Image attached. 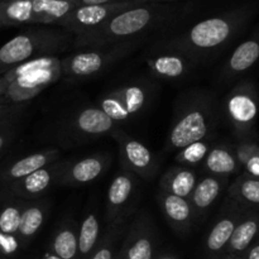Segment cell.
<instances>
[{
    "label": "cell",
    "instance_id": "cell-36",
    "mask_svg": "<svg viewBox=\"0 0 259 259\" xmlns=\"http://www.w3.org/2000/svg\"><path fill=\"white\" fill-rule=\"evenodd\" d=\"M9 141V133L8 132H2L0 131V152L3 151V148L5 147V144Z\"/></svg>",
    "mask_w": 259,
    "mask_h": 259
},
{
    "label": "cell",
    "instance_id": "cell-6",
    "mask_svg": "<svg viewBox=\"0 0 259 259\" xmlns=\"http://www.w3.org/2000/svg\"><path fill=\"white\" fill-rule=\"evenodd\" d=\"M138 46V40L116 43L101 48L80 51L61 58L62 76L68 78H90L100 75L109 67L123 60Z\"/></svg>",
    "mask_w": 259,
    "mask_h": 259
},
{
    "label": "cell",
    "instance_id": "cell-13",
    "mask_svg": "<svg viewBox=\"0 0 259 259\" xmlns=\"http://www.w3.org/2000/svg\"><path fill=\"white\" fill-rule=\"evenodd\" d=\"M119 253L124 259H154L156 233L148 215L143 212L134 219L124 234Z\"/></svg>",
    "mask_w": 259,
    "mask_h": 259
},
{
    "label": "cell",
    "instance_id": "cell-19",
    "mask_svg": "<svg viewBox=\"0 0 259 259\" xmlns=\"http://www.w3.org/2000/svg\"><path fill=\"white\" fill-rule=\"evenodd\" d=\"M149 71L161 80H180L192 68V61L181 53L166 50L146 60Z\"/></svg>",
    "mask_w": 259,
    "mask_h": 259
},
{
    "label": "cell",
    "instance_id": "cell-8",
    "mask_svg": "<svg viewBox=\"0 0 259 259\" xmlns=\"http://www.w3.org/2000/svg\"><path fill=\"white\" fill-rule=\"evenodd\" d=\"M152 88L147 82H131L99 99L96 105L116 124L137 118L151 100Z\"/></svg>",
    "mask_w": 259,
    "mask_h": 259
},
{
    "label": "cell",
    "instance_id": "cell-17",
    "mask_svg": "<svg viewBox=\"0 0 259 259\" xmlns=\"http://www.w3.org/2000/svg\"><path fill=\"white\" fill-rule=\"evenodd\" d=\"M245 210L247 209L240 206L232 199L229 200V202L225 206L224 212L220 215L219 219L210 229L209 234L206 235L205 249H206L207 254L215 255V257L224 254V250L229 243L230 238H232L233 233H234L235 227L238 225Z\"/></svg>",
    "mask_w": 259,
    "mask_h": 259
},
{
    "label": "cell",
    "instance_id": "cell-1",
    "mask_svg": "<svg viewBox=\"0 0 259 259\" xmlns=\"http://www.w3.org/2000/svg\"><path fill=\"white\" fill-rule=\"evenodd\" d=\"M247 19V13L235 12L222 17L209 18L195 24L185 34L167 43V50L181 53L197 62L222 50L234 38Z\"/></svg>",
    "mask_w": 259,
    "mask_h": 259
},
{
    "label": "cell",
    "instance_id": "cell-28",
    "mask_svg": "<svg viewBox=\"0 0 259 259\" xmlns=\"http://www.w3.org/2000/svg\"><path fill=\"white\" fill-rule=\"evenodd\" d=\"M229 199L239 204L244 209H259V179L249 176L247 174H240L233 181L229 189Z\"/></svg>",
    "mask_w": 259,
    "mask_h": 259
},
{
    "label": "cell",
    "instance_id": "cell-11",
    "mask_svg": "<svg viewBox=\"0 0 259 259\" xmlns=\"http://www.w3.org/2000/svg\"><path fill=\"white\" fill-rule=\"evenodd\" d=\"M138 177L121 168L116 172L106 192V222L110 224H124L136 201Z\"/></svg>",
    "mask_w": 259,
    "mask_h": 259
},
{
    "label": "cell",
    "instance_id": "cell-23",
    "mask_svg": "<svg viewBox=\"0 0 259 259\" xmlns=\"http://www.w3.org/2000/svg\"><path fill=\"white\" fill-rule=\"evenodd\" d=\"M227 185L228 179L210 176V175L202 177L201 180H197L196 186L191 196L189 197L190 204L194 209L195 218L206 214L207 210L215 204L218 197L224 191Z\"/></svg>",
    "mask_w": 259,
    "mask_h": 259
},
{
    "label": "cell",
    "instance_id": "cell-32",
    "mask_svg": "<svg viewBox=\"0 0 259 259\" xmlns=\"http://www.w3.org/2000/svg\"><path fill=\"white\" fill-rule=\"evenodd\" d=\"M234 152L242 171L259 179V144L252 141H240L234 147Z\"/></svg>",
    "mask_w": 259,
    "mask_h": 259
},
{
    "label": "cell",
    "instance_id": "cell-10",
    "mask_svg": "<svg viewBox=\"0 0 259 259\" xmlns=\"http://www.w3.org/2000/svg\"><path fill=\"white\" fill-rule=\"evenodd\" d=\"M111 134L118 142L121 168L132 172L138 179H153L158 169V161L153 152L146 144L126 134L121 129H115Z\"/></svg>",
    "mask_w": 259,
    "mask_h": 259
},
{
    "label": "cell",
    "instance_id": "cell-15",
    "mask_svg": "<svg viewBox=\"0 0 259 259\" xmlns=\"http://www.w3.org/2000/svg\"><path fill=\"white\" fill-rule=\"evenodd\" d=\"M108 154H93L75 162L63 161L62 171L57 180L63 186H82L98 180L110 164Z\"/></svg>",
    "mask_w": 259,
    "mask_h": 259
},
{
    "label": "cell",
    "instance_id": "cell-37",
    "mask_svg": "<svg viewBox=\"0 0 259 259\" xmlns=\"http://www.w3.org/2000/svg\"><path fill=\"white\" fill-rule=\"evenodd\" d=\"M8 89V83L5 82V80L3 78V76H0V98H3V95L5 94Z\"/></svg>",
    "mask_w": 259,
    "mask_h": 259
},
{
    "label": "cell",
    "instance_id": "cell-16",
    "mask_svg": "<svg viewBox=\"0 0 259 259\" xmlns=\"http://www.w3.org/2000/svg\"><path fill=\"white\" fill-rule=\"evenodd\" d=\"M62 167L63 161H57L50 166L43 167L24 179L10 184L9 191L25 201L38 200L52 187L53 184H57Z\"/></svg>",
    "mask_w": 259,
    "mask_h": 259
},
{
    "label": "cell",
    "instance_id": "cell-33",
    "mask_svg": "<svg viewBox=\"0 0 259 259\" xmlns=\"http://www.w3.org/2000/svg\"><path fill=\"white\" fill-rule=\"evenodd\" d=\"M210 149H211V144L206 139L205 141L195 142V143H191L185 147V148L180 149L176 153L175 161L180 166L192 168V167L204 163Z\"/></svg>",
    "mask_w": 259,
    "mask_h": 259
},
{
    "label": "cell",
    "instance_id": "cell-27",
    "mask_svg": "<svg viewBox=\"0 0 259 259\" xmlns=\"http://www.w3.org/2000/svg\"><path fill=\"white\" fill-rule=\"evenodd\" d=\"M47 204L45 201H40V200L27 201L22 215H20L19 229H18L23 249L40 232L46 222V218H47Z\"/></svg>",
    "mask_w": 259,
    "mask_h": 259
},
{
    "label": "cell",
    "instance_id": "cell-30",
    "mask_svg": "<svg viewBox=\"0 0 259 259\" xmlns=\"http://www.w3.org/2000/svg\"><path fill=\"white\" fill-rule=\"evenodd\" d=\"M51 252L62 259H78V238L75 228L65 224L55 233Z\"/></svg>",
    "mask_w": 259,
    "mask_h": 259
},
{
    "label": "cell",
    "instance_id": "cell-7",
    "mask_svg": "<svg viewBox=\"0 0 259 259\" xmlns=\"http://www.w3.org/2000/svg\"><path fill=\"white\" fill-rule=\"evenodd\" d=\"M224 108L234 134L245 141L253 133L259 113V95L254 83L250 81L238 83L225 98Z\"/></svg>",
    "mask_w": 259,
    "mask_h": 259
},
{
    "label": "cell",
    "instance_id": "cell-41",
    "mask_svg": "<svg viewBox=\"0 0 259 259\" xmlns=\"http://www.w3.org/2000/svg\"><path fill=\"white\" fill-rule=\"evenodd\" d=\"M7 111H8V106L5 105V104H0V116H2L4 113H7Z\"/></svg>",
    "mask_w": 259,
    "mask_h": 259
},
{
    "label": "cell",
    "instance_id": "cell-38",
    "mask_svg": "<svg viewBox=\"0 0 259 259\" xmlns=\"http://www.w3.org/2000/svg\"><path fill=\"white\" fill-rule=\"evenodd\" d=\"M42 259H62V258H60L58 255H56L55 253H52L51 250H47V252L43 253Z\"/></svg>",
    "mask_w": 259,
    "mask_h": 259
},
{
    "label": "cell",
    "instance_id": "cell-40",
    "mask_svg": "<svg viewBox=\"0 0 259 259\" xmlns=\"http://www.w3.org/2000/svg\"><path fill=\"white\" fill-rule=\"evenodd\" d=\"M154 259H177V258L171 254H159V255H156Z\"/></svg>",
    "mask_w": 259,
    "mask_h": 259
},
{
    "label": "cell",
    "instance_id": "cell-42",
    "mask_svg": "<svg viewBox=\"0 0 259 259\" xmlns=\"http://www.w3.org/2000/svg\"><path fill=\"white\" fill-rule=\"evenodd\" d=\"M114 259H124V258H123V255H121L120 253H119V250H118V253H116L115 258H114Z\"/></svg>",
    "mask_w": 259,
    "mask_h": 259
},
{
    "label": "cell",
    "instance_id": "cell-9",
    "mask_svg": "<svg viewBox=\"0 0 259 259\" xmlns=\"http://www.w3.org/2000/svg\"><path fill=\"white\" fill-rule=\"evenodd\" d=\"M146 0H126V2L110 3L104 5H82L76 7L66 17L57 23L66 32L73 35L89 32L100 27L105 22L131 8L142 5Z\"/></svg>",
    "mask_w": 259,
    "mask_h": 259
},
{
    "label": "cell",
    "instance_id": "cell-29",
    "mask_svg": "<svg viewBox=\"0 0 259 259\" xmlns=\"http://www.w3.org/2000/svg\"><path fill=\"white\" fill-rule=\"evenodd\" d=\"M78 259H89L101 238L100 219L96 212H88L77 233Z\"/></svg>",
    "mask_w": 259,
    "mask_h": 259
},
{
    "label": "cell",
    "instance_id": "cell-3",
    "mask_svg": "<svg viewBox=\"0 0 259 259\" xmlns=\"http://www.w3.org/2000/svg\"><path fill=\"white\" fill-rule=\"evenodd\" d=\"M75 35L66 30L34 28L15 35L0 47V75L15 66L46 56H56L73 46Z\"/></svg>",
    "mask_w": 259,
    "mask_h": 259
},
{
    "label": "cell",
    "instance_id": "cell-25",
    "mask_svg": "<svg viewBox=\"0 0 259 259\" xmlns=\"http://www.w3.org/2000/svg\"><path fill=\"white\" fill-rule=\"evenodd\" d=\"M196 182L197 174L194 168L176 164L164 172L159 181V187L161 191L167 194L189 199L196 186Z\"/></svg>",
    "mask_w": 259,
    "mask_h": 259
},
{
    "label": "cell",
    "instance_id": "cell-2",
    "mask_svg": "<svg viewBox=\"0 0 259 259\" xmlns=\"http://www.w3.org/2000/svg\"><path fill=\"white\" fill-rule=\"evenodd\" d=\"M161 8L156 5H138L131 8L89 32L75 35L73 47L91 50L116 45L129 40H137L138 35L149 29L161 17Z\"/></svg>",
    "mask_w": 259,
    "mask_h": 259
},
{
    "label": "cell",
    "instance_id": "cell-39",
    "mask_svg": "<svg viewBox=\"0 0 259 259\" xmlns=\"http://www.w3.org/2000/svg\"><path fill=\"white\" fill-rule=\"evenodd\" d=\"M220 259H245V255H229V254H224Z\"/></svg>",
    "mask_w": 259,
    "mask_h": 259
},
{
    "label": "cell",
    "instance_id": "cell-22",
    "mask_svg": "<svg viewBox=\"0 0 259 259\" xmlns=\"http://www.w3.org/2000/svg\"><path fill=\"white\" fill-rule=\"evenodd\" d=\"M259 237V212L245 210L235 227L234 233L224 250V254L244 255L248 248ZM223 254V255H224Z\"/></svg>",
    "mask_w": 259,
    "mask_h": 259
},
{
    "label": "cell",
    "instance_id": "cell-24",
    "mask_svg": "<svg viewBox=\"0 0 259 259\" xmlns=\"http://www.w3.org/2000/svg\"><path fill=\"white\" fill-rule=\"evenodd\" d=\"M259 60V34L240 43L230 55L223 68V78L230 81L244 73Z\"/></svg>",
    "mask_w": 259,
    "mask_h": 259
},
{
    "label": "cell",
    "instance_id": "cell-14",
    "mask_svg": "<svg viewBox=\"0 0 259 259\" xmlns=\"http://www.w3.org/2000/svg\"><path fill=\"white\" fill-rule=\"evenodd\" d=\"M25 204H27L25 200L12 194V197L0 206V255L2 257H12L23 249L18 229H19L20 215Z\"/></svg>",
    "mask_w": 259,
    "mask_h": 259
},
{
    "label": "cell",
    "instance_id": "cell-34",
    "mask_svg": "<svg viewBox=\"0 0 259 259\" xmlns=\"http://www.w3.org/2000/svg\"><path fill=\"white\" fill-rule=\"evenodd\" d=\"M245 259H259V237L245 252Z\"/></svg>",
    "mask_w": 259,
    "mask_h": 259
},
{
    "label": "cell",
    "instance_id": "cell-12",
    "mask_svg": "<svg viewBox=\"0 0 259 259\" xmlns=\"http://www.w3.org/2000/svg\"><path fill=\"white\" fill-rule=\"evenodd\" d=\"M62 76L61 61L50 67L33 71L13 81L8 86L3 99L8 104H19L29 101L39 95L43 90L57 82Z\"/></svg>",
    "mask_w": 259,
    "mask_h": 259
},
{
    "label": "cell",
    "instance_id": "cell-18",
    "mask_svg": "<svg viewBox=\"0 0 259 259\" xmlns=\"http://www.w3.org/2000/svg\"><path fill=\"white\" fill-rule=\"evenodd\" d=\"M118 124L106 115L98 105L81 109L72 119V128L76 134L85 138H96L113 133Z\"/></svg>",
    "mask_w": 259,
    "mask_h": 259
},
{
    "label": "cell",
    "instance_id": "cell-31",
    "mask_svg": "<svg viewBox=\"0 0 259 259\" xmlns=\"http://www.w3.org/2000/svg\"><path fill=\"white\" fill-rule=\"evenodd\" d=\"M126 232V225L110 224L105 230L98 245L89 259H114L119 250V242H121Z\"/></svg>",
    "mask_w": 259,
    "mask_h": 259
},
{
    "label": "cell",
    "instance_id": "cell-35",
    "mask_svg": "<svg viewBox=\"0 0 259 259\" xmlns=\"http://www.w3.org/2000/svg\"><path fill=\"white\" fill-rule=\"evenodd\" d=\"M77 7H82V5H104L110 4L113 0H75Z\"/></svg>",
    "mask_w": 259,
    "mask_h": 259
},
{
    "label": "cell",
    "instance_id": "cell-21",
    "mask_svg": "<svg viewBox=\"0 0 259 259\" xmlns=\"http://www.w3.org/2000/svg\"><path fill=\"white\" fill-rule=\"evenodd\" d=\"M61 151L57 148H47L42 151L34 152L23 158L17 159L14 163L10 164L4 172V180L8 182V186L10 184L19 180L24 179L28 175L38 171L46 166L55 163L60 159Z\"/></svg>",
    "mask_w": 259,
    "mask_h": 259
},
{
    "label": "cell",
    "instance_id": "cell-26",
    "mask_svg": "<svg viewBox=\"0 0 259 259\" xmlns=\"http://www.w3.org/2000/svg\"><path fill=\"white\" fill-rule=\"evenodd\" d=\"M204 168L210 176L222 177V179H228L232 175L242 171L234 148L227 144L211 147L204 161Z\"/></svg>",
    "mask_w": 259,
    "mask_h": 259
},
{
    "label": "cell",
    "instance_id": "cell-43",
    "mask_svg": "<svg viewBox=\"0 0 259 259\" xmlns=\"http://www.w3.org/2000/svg\"><path fill=\"white\" fill-rule=\"evenodd\" d=\"M0 259H7L5 257H2V255H0Z\"/></svg>",
    "mask_w": 259,
    "mask_h": 259
},
{
    "label": "cell",
    "instance_id": "cell-4",
    "mask_svg": "<svg viewBox=\"0 0 259 259\" xmlns=\"http://www.w3.org/2000/svg\"><path fill=\"white\" fill-rule=\"evenodd\" d=\"M214 126V109L207 98L189 101L180 111L169 128L166 139L167 152H179L189 144L205 141Z\"/></svg>",
    "mask_w": 259,
    "mask_h": 259
},
{
    "label": "cell",
    "instance_id": "cell-5",
    "mask_svg": "<svg viewBox=\"0 0 259 259\" xmlns=\"http://www.w3.org/2000/svg\"><path fill=\"white\" fill-rule=\"evenodd\" d=\"M76 7L75 0H0V27L57 24Z\"/></svg>",
    "mask_w": 259,
    "mask_h": 259
},
{
    "label": "cell",
    "instance_id": "cell-20",
    "mask_svg": "<svg viewBox=\"0 0 259 259\" xmlns=\"http://www.w3.org/2000/svg\"><path fill=\"white\" fill-rule=\"evenodd\" d=\"M158 204L168 224L177 233H186L191 228L195 212L189 199L159 191Z\"/></svg>",
    "mask_w": 259,
    "mask_h": 259
}]
</instances>
